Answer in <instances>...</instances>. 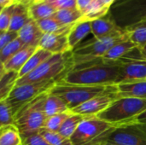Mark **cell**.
<instances>
[{"label":"cell","instance_id":"6da1fadb","mask_svg":"<svg viewBox=\"0 0 146 145\" xmlns=\"http://www.w3.org/2000/svg\"><path fill=\"white\" fill-rule=\"evenodd\" d=\"M120 79L121 68L116 62L98 59L74 66L59 81L80 85H115Z\"/></svg>","mask_w":146,"mask_h":145},{"label":"cell","instance_id":"7a4b0ae2","mask_svg":"<svg viewBox=\"0 0 146 145\" xmlns=\"http://www.w3.org/2000/svg\"><path fill=\"white\" fill-rule=\"evenodd\" d=\"M73 67L72 51L54 54L33 72L20 78L15 86L47 80H60Z\"/></svg>","mask_w":146,"mask_h":145},{"label":"cell","instance_id":"3957f363","mask_svg":"<svg viewBox=\"0 0 146 145\" xmlns=\"http://www.w3.org/2000/svg\"><path fill=\"white\" fill-rule=\"evenodd\" d=\"M49 91L44 92L23 106L15 115V126L21 138L38 132L44 128L47 119L44 106Z\"/></svg>","mask_w":146,"mask_h":145},{"label":"cell","instance_id":"277c9868","mask_svg":"<svg viewBox=\"0 0 146 145\" xmlns=\"http://www.w3.org/2000/svg\"><path fill=\"white\" fill-rule=\"evenodd\" d=\"M116 89V85H80L57 81L50 92L63 99L71 110L98 95L113 91Z\"/></svg>","mask_w":146,"mask_h":145},{"label":"cell","instance_id":"5b68a950","mask_svg":"<svg viewBox=\"0 0 146 145\" xmlns=\"http://www.w3.org/2000/svg\"><path fill=\"white\" fill-rule=\"evenodd\" d=\"M128 38L127 31L123 29L103 38H94L90 42L80 44L72 51L74 66L101 59L114 45Z\"/></svg>","mask_w":146,"mask_h":145},{"label":"cell","instance_id":"8992f818","mask_svg":"<svg viewBox=\"0 0 146 145\" xmlns=\"http://www.w3.org/2000/svg\"><path fill=\"white\" fill-rule=\"evenodd\" d=\"M146 110V100L119 97L96 117L116 126L134 122L135 119Z\"/></svg>","mask_w":146,"mask_h":145},{"label":"cell","instance_id":"52a82bcc","mask_svg":"<svg viewBox=\"0 0 146 145\" xmlns=\"http://www.w3.org/2000/svg\"><path fill=\"white\" fill-rule=\"evenodd\" d=\"M117 126L98 117H86L70 140L73 145H105Z\"/></svg>","mask_w":146,"mask_h":145},{"label":"cell","instance_id":"ba28073f","mask_svg":"<svg viewBox=\"0 0 146 145\" xmlns=\"http://www.w3.org/2000/svg\"><path fill=\"white\" fill-rule=\"evenodd\" d=\"M110 12L117 26L127 29L146 21V0H116Z\"/></svg>","mask_w":146,"mask_h":145},{"label":"cell","instance_id":"9c48e42d","mask_svg":"<svg viewBox=\"0 0 146 145\" xmlns=\"http://www.w3.org/2000/svg\"><path fill=\"white\" fill-rule=\"evenodd\" d=\"M59 80H47L15 86L5 102L10 108L14 116L26 104L35 99L44 92L50 91Z\"/></svg>","mask_w":146,"mask_h":145},{"label":"cell","instance_id":"30bf717a","mask_svg":"<svg viewBox=\"0 0 146 145\" xmlns=\"http://www.w3.org/2000/svg\"><path fill=\"white\" fill-rule=\"evenodd\" d=\"M116 62L121 68L119 84L146 80V59L142 56L139 49H134Z\"/></svg>","mask_w":146,"mask_h":145},{"label":"cell","instance_id":"8fae6325","mask_svg":"<svg viewBox=\"0 0 146 145\" xmlns=\"http://www.w3.org/2000/svg\"><path fill=\"white\" fill-rule=\"evenodd\" d=\"M113 145H146V124L132 122L117 126L109 138Z\"/></svg>","mask_w":146,"mask_h":145},{"label":"cell","instance_id":"7c38bea8","mask_svg":"<svg viewBox=\"0 0 146 145\" xmlns=\"http://www.w3.org/2000/svg\"><path fill=\"white\" fill-rule=\"evenodd\" d=\"M117 90V89H116ZM113 91L98 95L80 106L71 109L73 114L80 115L85 117H94L105 110L112 103L119 98L117 91Z\"/></svg>","mask_w":146,"mask_h":145},{"label":"cell","instance_id":"4fadbf2b","mask_svg":"<svg viewBox=\"0 0 146 145\" xmlns=\"http://www.w3.org/2000/svg\"><path fill=\"white\" fill-rule=\"evenodd\" d=\"M69 31L62 33H44L39 42L38 47L53 55L72 51L69 48L68 38Z\"/></svg>","mask_w":146,"mask_h":145},{"label":"cell","instance_id":"5bb4252c","mask_svg":"<svg viewBox=\"0 0 146 145\" xmlns=\"http://www.w3.org/2000/svg\"><path fill=\"white\" fill-rule=\"evenodd\" d=\"M91 26L92 33L97 39L103 38L123 30L117 26L110 12H109L105 16L102 18L91 21Z\"/></svg>","mask_w":146,"mask_h":145},{"label":"cell","instance_id":"9a60e30c","mask_svg":"<svg viewBox=\"0 0 146 145\" xmlns=\"http://www.w3.org/2000/svg\"><path fill=\"white\" fill-rule=\"evenodd\" d=\"M44 34L38 27L37 21L32 20L19 31L18 37L25 46L38 48Z\"/></svg>","mask_w":146,"mask_h":145},{"label":"cell","instance_id":"2e32d148","mask_svg":"<svg viewBox=\"0 0 146 145\" xmlns=\"http://www.w3.org/2000/svg\"><path fill=\"white\" fill-rule=\"evenodd\" d=\"M119 97H130L146 100V80L121 83L116 85Z\"/></svg>","mask_w":146,"mask_h":145},{"label":"cell","instance_id":"e0dca14e","mask_svg":"<svg viewBox=\"0 0 146 145\" xmlns=\"http://www.w3.org/2000/svg\"><path fill=\"white\" fill-rule=\"evenodd\" d=\"M36 50L37 48L34 47L25 46L15 56H13L9 61H7L4 64H1V71L20 72Z\"/></svg>","mask_w":146,"mask_h":145},{"label":"cell","instance_id":"ac0fdd59","mask_svg":"<svg viewBox=\"0 0 146 145\" xmlns=\"http://www.w3.org/2000/svg\"><path fill=\"white\" fill-rule=\"evenodd\" d=\"M90 32H92L91 21H77L70 29L68 38L70 50L73 51L80 43Z\"/></svg>","mask_w":146,"mask_h":145},{"label":"cell","instance_id":"d6986e66","mask_svg":"<svg viewBox=\"0 0 146 145\" xmlns=\"http://www.w3.org/2000/svg\"><path fill=\"white\" fill-rule=\"evenodd\" d=\"M30 21H32V19L29 15L28 7L21 3H15L11 16L9 31L19 32V31Z\"/></svg>","mask_w":146,"mask_h":145},{"label":"cell","instance_id":"ffe728a7","mask_svg":"<svg viewBox=\"0 0 146 145\" xmlns=\"http://www.w3.org/2000/svg\"><path fill=\"white\" fill-rule=\"evenodd\" d=\"M136 45L128 38L122 42H120L114 45L101 59L104 62H116L119 59L122 58L134 49H136Z\"/></svg>","mask_w":146,"mask_h":145},{"label":"cell","instance_id":"44dd1931","mask_svg":"<svg viewBox=\"0 0 146 145\" xmlns=\"http://www.w3.org/2000/svg\"><path fill=\"white\" fill-rule=\"evenodd\" d=\"M52 55L53 54H51L50 52H49L40 47H38L37 50H35V52L33 54V56L28 59L27 63L24 65V67L19 72V77L21 78V77L30 73L34 69H36L38 67H39L44 62H45L47 59H49Z\"/></svg>","mask_w":146,"mask_h":145},{"label":"cell","instance_id":"7402d4cb","mask_svg":"<svg viewBox=\"0 0 146 145\" xmlns=\"http://www.w3.org/2000/svg\"><path fill=\"white\" fill-rule=\"evenodd\" d=\"M19 72L1 71L0 73V101L5 100L16 85Z\"/></svg>","mask_w":146,"mask_h":145},{"label":"cell","instance_id":"603a6c76","mask_svg":"<svg viewBox=\"0 0 146 145\" xmlns=\"http://www.w3.org/2000/svg\"><path fill=\"white\" fill-rule=\"evenodd\" d=\"M110 8L103 4L100 0H93L87 9L83 12L81 18L78 21H92L105 16L110 12Z\"/></svg>","mask_w":146,"mask_h":145},{"label":"cell","instance_id":"cb8c5ba5","mask_svg":"<svg viewBox=\"0 0 146 145\" xmlns=\"http://www.w3.org/2000/svg\"><path fill=\"white\" fill-rule=\"evenodd\" d=\"M69 110L70 109L68 106L63 99L49 91L44 106V112L47 118L58 114L65 113Z\"/></svg>","mask_w":146,"mask_h":145},{"label":"cell","instance_id":"d4e9b609","mask_svg":"<svg viewBox=\"0 0 146 145\" xmlns=\"http://www.w3.org/2000/svg\"><path fill=\"white\" fill-rule=\"evenodd\" d=\"M27 7L31 19L35 21L50 17L56 12V9L47 1L38 3H33L28 5Z\"/></svg>","mask_w":146,"mask_h":145},{"label":"cell","instance_id":"484cf974","mask_svg":"<svg viewBox=\"0 0 146 145\" xmlns=\"http://www.w3.org/2000/svg\"><path fill=\"white\" fill-rule=\"evenodd\" d=\"M21 135L15 125L0 127V145H21Z\"/></svg>","mask_w":146,"mask_h":145},{"label":"cell","instance_id":"4316f807","mask_svg":"<svg viewBox=\"0 0 146 145\" xmlns=\"http://www.w3.org/2000/svg\"><path fill=\"white\" fill-rule=\"evenodd\" d=\"M125 30L127 31L129 39L136 45L138 49H141L145 45L146 21H141Z\"/></svg>","mask_w":146,"mask_h":145},{"label":"cell","instance_id":"83f0119b","mask_svg":"<svg viewBox=\"0 0 146 145\" xmlns=\"http://www.w3.org/2000/svg\"><path fill=\"white\" fill-rule=\"evenodd\" d=\"M37 24L40 30L44 33H62L68 32L71 29V27L74 25L71 26H63L59 23L54 17L50 16L48 18H44L37 21Z\"/></svg>","mask_w":146,"mask_h":145},{"label":"cell","instance_id":"f1b7e54d","mask_svg":"<svg viewBox=\"0 0 146 145\" xmlns=\"http://www.w3.org/2000/svg\"><path fill=\"white\" fill-rule=\"evenodd\" d=\"M82 16V13L78 9H64L56 10L52 15L59 23L63 26H71L75 24Z\"/></svg>","mask_w":146,"mask_h":145},{"label":"cell","instance_id":"f546056e","mask_svg":"<svg viewBox=\"0 0 146 145\" xmlns=\"http://www.w3.org/2000/svg\"><path fill=\"white\" fill-rule=\"evenodd\" d=\"M86 117L80 115H76V114H71L70 116L64 121V123L62 124V126H61L60 130H59V133L67 138H71V137L74 135V133L75 132V131L78 129L80 124L86 119Z\"/></svg>","mask_w":146,"mask_h":145},{"label":"cell","instance_id":"4dcf8cb0","mask_svg":"<svg viewBox=\"0 0 146 145\" xmlns=\"http://www.w3.org/2000/svg\"><path fill=\"white\" fill-rule=\"evenodd\" d=\"M25 47L23 42L19 38V37L14 40L13 42L7 44L5 47L0 50V62L1 64H4L7 61H9L13 56H15L17 52H19L21 49Z\"/></svg>","mask_w":146,"mask_h":145},{"label":"cell","instance_id":"1f68e13d","mask_svg":"<svg viewBox=\"0 0 146 145\" xmlns=\"http://www.w3.org/2000/svg\"><path fill=\"white\" fill-rule=\"evenodd\" d=\"M72 112L69 110L65 113H62V114H58V115L48 117L45 121L44 128L50 132H58L61 126L64 123V121L70 116Z\"/></svg>","mask_w":146,"mask_h":145},{"label":"cell","instance_id":"d6a6232c","mask_svg":"<svg viewBox=\"0 0 146 145\" xmlns=\"http://www.w3.org/2000/svg\"><path fill=\"white\" fill-rule=\"evenodd\" d=\"M38 133L50 145H73L69 138L62 136L59 132H50L43 128L38 132Z\"/></svg>","mask_w":146,"mask_h":145},{"label":"cell","instance_id":"836d02e7","mask_svg":"<svg viewBox=\"0 0 146 145\" xmlns=\"http://www.w3.org/2000/svg\"><path fill=\"white\" fill-rule=\"evenodd\" d=\"M9 125H15V116L5 100L0 101V126Z\"/></svg>","mask_w":146,"mask_h":145},{"label":"cell","instance_id":"e575fe53","mask_svg":"<svg viewBox=\"0 0 146 145\" xmlns=\"http://www.w3.org/2000/svg\"><path fill=\"white\" fill-rule=\"evenodd\" d=\"M15 4L0 10V32L9 31Z\"/></svg>","mask_w":146,"mask_h":145},{"label":"cell","instance_id":"d590c367","mask_svg":"<svg viewBox=\"0 0 146 145\" xmlns=\"http://www.w3.org/2000/svg\"><path fill=\"white\" fill-rule=\"evenodd\" d=\"M56 10L64 9H77V0H46Z\"/></svg>","mask_w":146,"mask_h":145},{"label":"cell","instance_id":"8d00e7d4","mask_svg":"<svg viewBox=\"0 0 146 145\" xmlns=\"http://www.w3.org/2000/svg\"><path fill=\"white\" fill-rule=\"evenodd\" d=\"M21 145H50L45 139L38 133H33L29 136L22 138Z\"/></svg>","mask_w":146,"mask_h":145},{"label":"cell","instance_id":"74e56055","mask_svg":"<svg viewBox=\"0 0 146 145\" xmlns=\"http://www.w3.org/2000/svg\"><path fill=\"white\" fill-rule=\"evenodd\" d=\"M18 38V32L6 31V32H0V50L5 47L9 43L13 42Z\"/></svg>","mask_w":146,"mask_h":145},{"label":"cell","instance_id":"f35d334b","mask_svg":"<svg viewBox=\"0 0 146 145\" xmlns=\"http://www.w3.org/2000/svg\"><path fill=\"white\" fill-rule=\"evenodd\" d=\"M93 0H77V9L83 14Z\"/></svg>","mask_w":146,"mask_h":145},{"label":"cell","instance_id":"ab89813d","mask_svg":"<svg viewBox=\"0 0 146 145\" xmlns=\"http://www.w3.org/2000/svg\"><path fill=\"white\" fill-rule=\"evenodd\" d=\"M16 3L15 2V0H0V8H1V10L5 9V8H8V7H10L14 4H15Z\"/></svg>","mask_w":146,"mask_h":145},{"label":"cell","instance_id":"60d3db41","mask_svg":"<svg viewBox=\"0 0 146 145\" xmlns=\"http://www.w3.org/2000/svg\"><path fill=\"white\" fill-rule=\"evenodd\" d=\"M134 122H139L142 124H146V110L144 111L141 115H139L134 121Z\"/></svg>","mask_w":146,"mask_h":145},{"label":"cell","instance_id":"b9f144b4","mask_svg":"<svg viewBox=\"0 0 146 145\" xmlns=\"http://www.w3.org/2000/svg\"><path fill=\"white\" fill-rule=\"evenodd\" d=\"M44 1H46V0H24L21 3H24L27 6H28V5L33 4V3H42Z\"/></svg>","mask_w":146,"mask_h":145},{"label":"cell","instance_id":"7bdbcfd3","mask_svg":"<svg viewBox=\"0 0 146 145\" xmlns=\"http://www.w3.org/2000/svg\"><path fill=\"white\" fill-rule=\"evenodd\" d=\"M102 3H103V4L104 5V6H106V7H108V8H111V6L114 4V3L116 1V0H100Z\"/></svg>","mask_w":146,"mask_h":145},{"label":"cell","instance_id":"ee69618b","mask_svg":"<svg viewBox=\"0 0 146 145\" xmlns=\"http://www.w3.org/2000/svg\"><path fill=\"white\" fill-rule=\"evenodd\" d=\"M139 50H140V53H141L142 56H143L145 59H146V44L143 47V48L139 49Z\"/></svg>","mask_w":146,"mask_h":145},{"label":"cell","instance_id":"f6af8a7d","mask_svg":"<svg viewBox=\"0 0 146 145\" xmlns=\"http://www.w3.org/2000/svg\"><path fill=\"white\" fill-rule=\"evenodd\" d=\"M24 0H15V2L16 3H22Z\"/></svg>","mask_w":146,"mask_h":145},{"label":"cell","instance_id":"bcb514c9","mask_svg":"<svg viewBox=\"0 0 146 145\" xmlns=\"http://www.w3.org/2000/svg\"><path fill=\"white\" fill-rule=\"evenodd\" d=\"M105 145H113V144H105Z\"/></svg>","mask_w":146,"mask_h":145}]
</instances>
